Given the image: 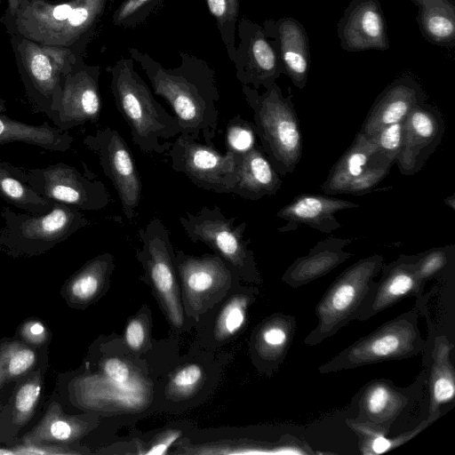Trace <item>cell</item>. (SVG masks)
<instances>
[{"mask_svg": "<svg viewBox=\"0 0 455 455\" xmlns=\"http://www.w3.org/2000/svg\"><path fill=\"white\" fill-rule=\"evenodd\" d=\"M128 52L140 64L154 92L172 108L181 133L213 145L220 116L214 70L204 60L184 52H180V63L173 68H164L134 47Z\"/></svg>", "mask_w": 455, "mask_h": 455, "instance_id": "obj_1", "label": "cell"}, {"mask_svg": "<svg viewBox=\"0 0 455 455\" xmlns=\"http://www.w3.org/2000/svg\"><path fill=\"white\" fill-rule=\"evenodd\" d=\"M109 0H20L12 15L1 18L8 35L60 45L83 56Z\"/></svg>", "mask_w": 455, "mask_h": 455, "instance_id": "obj_2", "label": "cell"}, {"mask_svg": "<svg viewBox=\"0 0 455 455\" xmlns=\"http://www.w3.org/2000/svg\"><path fill=\"white\" fill-rule=\"evenodd\" d=\"M110 90L116 107L127 123L132 141L145 154H164L181 129L154 97L134 69V60L122 57L109 68Z\"/></svg>", "mask_w": 455, "mask_h": 455, "instance_id": "obj_3", "label": "cell"}, {"mask_svg": "<svg viewBox=\"0 0 455 455\" xmlns=\"http://www.w3.org/2000/svg\"><path fill=\"white\" fill-rule=\"evenodd\" d=\"M242 91L262 151L279 175L292 173L301 159L302 137L291 94L284 97L276 83L263 92L249 85Z\"/></svg>", "mask_w": 455, "mask_h": 455, "instance_id": "obj_4", "label": "cell"}, {"mask_svg": "<svg viewBox=\"0 0 455 455\" xmlns=\"http://www.w3.org/2000/svg\"><path fill=\"white\" fill-rule=\"evenodd\" d=\"M10 40L28 98L54 123L60 103L62 77L79 57L67 47L42 44L18 35H10Z\"/></svg>", "mask_w": 455, "mask_h": 455, "instance_id": "obj_5", "label": "cell"}, {"mask_svg": "<svg viewBox=\"0 0 455 455\" xmlns=\"http://www.w3.org/2000/svg\"><path fill=\"white\" fill-rule=\"evenodd\" d=\"M418 308L404 312L360 338L322 364L320 373L352 370L367 364L402 360L426 349Z\"/></svg>", "mask_w": 455, "mask_h": 455, "instance_id": "obj_6", "label": "cell"}, {"mask_svg": "<svg viewBox=\"0 0 455 455\" xmlns=\"http://www.w3.org/2000/svg\"><path fill=\"white\" fill-rule=\"evenodd\" d=\"M383 265V256L375 253L357 260L337 276L315 306L317 324L305 338L307 346L320 344L355 320Z\"/></svg>", "mask_w": 455, "mask_h": 455, "instance_id": "obj_7", "label": "cell"}, {"mask_svg": "<svg viewBox=\"0 0 455 455\" xmlns=\"http://www.w3.org/2000/svg\"><path fill=\"white\" fill-rule=\"evenodd\" d=\"M1 216L4 226L0 243L26 251L48 249L90 225L81 210L57 201L44 214L20 213L4 208Z\"/></svg>", "mask_w": 455, "mask_h": 455, "instance_id": "obj_8", "label": "cell"}, {"mask_svg": "<svg viewBox=\"0 0 455 455\" xmlns=\"http://www.w3.org/2000/svg\"><path fill=\"white\" fill-rule=\"evenodd\" d=\"M8 167L47 199L84 211H100L110 203L104 183L86 168L82 172L64 163L41 168L19 167L8 163Z\"/></svg>", "mask_w": 455, "mask_h": 455, "instance_id": "obj_9", "label": "cell"}, {"mask_svg": "<svg viewBox=\"0 0 455 455\" xmlns=\"http://www.w3.org/2000/svg\"><path fill=\"white\" fill-rule=\"evenodd\" d=\"M164 153L172 169L183 173L197 187L219 194H234L239 156L221 154L213 145L187 134H179Z\"/></svg>", "mask_w": 455, "mask_h": 455, "instance_id": "obj_10", "label": "cell"}, {"mask_svg": "<svg viewBox=\"0 0 455 455\" xmlns=\"http://www.w3.org/2000/svg\"><path fill=\"white\" fill-rule=\"evenodd\" d=\"M180 223L193 242H201L215 250L235 268L255 272L252 251L244 237L246 222L235 224V217H227L220 208L204 206L197 212H186Z\"/></svg>", "mask_w": 455, "mask_h": 455, "instance_id": "obj_11", "label": "cell"}, {"mask_svg": "<svg viewBox=\"0 0 455 455\" xmlns=\"http://www.w3.org/2000/svg\"><path fill=\"white\" fill-rule=\"evenodd\" d=\"M394 164L370 137L359 132L331 169L321 189L327 196L367 194L384 180Z\"/></svg>", "mask_w": 455, "mask_h": 455, "instance_id": "obj_12", "label": "cell"}, {"mask_svg": "<svg viewBox=\"0 0 455 455\" xmlns=\"http://www.w3.org/2000/svg\"><path fill=\"white\" fill-rule=\"evenodd\" d=\"M83 143L98 156L116 190L124 213L132 220L140 202L142 184L125 140L116 130L105 127L86 135Z\"/></svg>", "mask_w": 455, "mask_h": 455, "instance_id": "obj_13", "label": "cell"}, {"mask_svg": "<svg viewBox=\"0 0 455 455\" xmlns=\"http://www.w3.org/2000/svg\"><path fill=\"white\" fill-rule=\"evenodd\" d=\"M142 247L138 251L154 287L162 299L172 324L183 323V309L179 299L169 231L158 218L151 219L138 230Z\"/></svg>", "mask_w": 455, "mask_h": 455, "instance_id": "obj_14", "label": "cell"}, {"mask_svg": "<svg viewBox=\"0 0 455 455\" xmlns=\"http://www.w3.org/2000/svg\"><path fill=\"white\" fill-rule=\"evenodd\" d=\"M239 42L232 62L242 85L267 88L283 74L277 52L263 27L246 18L237 21Z\"/></svg>", "mask_w": 455, "mask_h": 455, "instance_id": "obj_15", "label": "cell"}, {"mask_svg": "<svg viewBox=\"0 0 455 455\" xmlns=\"http://www.w3.org/2000/svg\"><path fill=\"white\" fill-rule=\"evenodd\" d=\"M100 75V66L88 65L81 57L62 77L60 103L53 123L56 127L68 131L99 120L101 109Z\"/></svg>", "mask_w": 455, "mask_h": 455, "instance_id": "obj_16", "label": "cell"}, {"mask_svg": "<svg viewBox=\"0 0 455 455\" xmlns=\"http://www.w3.org/2000/svg\"><path fill=\"white\" fill-rule=\"evenodd\" d=\"M444 122L437 108L426 101L414 107L403 121L400 151L395 164L401 174L411 176L419 172L440 145Z\"/></svg>", "mask_w": 455, "mask_h": 455, "instance_id": "obj_17", "label": "cell"}, {"mask_svg": "<svg viewBox=\"0 0 455 455\" xmlns=\"http://www.w3.org/2000/svg\"><path fill=\"white\" fill-rule=\"evenodd\" d=\"M382 275L361 306L355 320L365 321L401 300L422 296L426 283L416 267V255H400L395 260L383 265Z\"/></svg>", "mask_w": 455, "mask_h": 455, "instance_id": "obj_18", "label": "cell"}, {"mask_svg": "<svg viewBox=\"0 0 455 455\" xmlns=\"http://www.w3.org/2000/svg\"><path fill=\"white\" fill-rule=\"evenodd\" d=\"M387 22L379 0H351L337 24L346 52L386 51L390 47Z\"/></svg>", "mask_w": 455, "mask_h": 455, "instance_id": "obj_19", "label": "cell"}, {"mask_svg": "<svg viewBox=\"0 0 455 455\" xmlns=\"http://www.w3.org/2000/svg\"><path fill=\"white\" fill-rule=\"evenodd\" d=\"M266 36L274 45L283 73L299 89L307 82L310 67L309 41L306 28L296 19L283 17L263 23Z\"/></svg>", "mask_w": 455, "mask_h": 455, "instance_id": "obj_20", "label": "cell"}, {"mask_svg": "<svg viewBox=\"0 0 455 455\" xmlns=\"http://www.w3.org/2000/svg\"><path fill=\"white\" fill-rule=\"evenodd\" d=\"M426 101L419 83L411 75H403L391 82L376 98L360 132L370 137L383 127L403 122L410 111Z\"/></svg>", "mask_w": 455, "mask_h": 455, "instance_id": "obj_21", "label": "cell"}, {"mask_svg": "<svg viewBox=\"0 0 455 455\" xmlns=\"http://www.w3.org/2000/svg\"><path fill=\"white\" fill-rule=\"evenodd\" d=\"M357 207L356 203L328 196L299 195L277 212L276 216L287 221L279 230L292 231L304 224L320 232L331 233L341 227L335 217L337 212Z\"/></svg>", "mask_w": 455, "mask_h": 455, "instance_id": "obj_22", "label": "cell"}, {"mask_svg": "<svg viewBox=\"0 0 455 455\" xmlns=\"http://www.w3.org/2000/svg\"><path fill=\"white\" fill-rule=\"evenodd\" d=\"M174 261L182 278L187 299L195 308L199 307L211 293L229 283L231 273L220 256L197 258L178 251Z\"/></svg>", "mask_w": 455, "mask_h": 455, "instance_id": "obj_23", "label": "cell"}, {"mask_svg": "<svg viewBox=\"0 0 455 455\" xmlns=\"http://www.w3.org/2000/svg\"><path fill=\"white\" fill-rule=\"evenodd\" d=\"M410 399L408 391L395 387L392 381L372 380L359 394L358 415L353 420L388 432L390 425L403 412Z\"/></svg>", "mask_w": 455, "mask_h": 455, "instance_id": "obj_24", "label": "cell"}, {"mask_svg": "<svg viewBox=\"0 0 455 455\" xmlns=\"http://www.w3.org/2000/svg\"><path fill=\"white\" fill-rule=\"evenodd\" d=\"M350 238L329 236L318 242L305 256L297 258L285 270L282 280L297 289L324 276L353 256L345 247Z\"/></svg>", "mask_w": 455, "mask_h": 455, "instance_id": "obj_25", "label": "cell"}, {"mask_svg": "<svg viewBox=\"0 0 455 455\" xmlns=\"http://www.w3.org/2000/svg\"><path fill=\"white\" fill-rule=\"evenodd\" d=\"M282 180L261 148L257 145L239 156L234 194L243 198L258 200L276 194Z\"/></svg>", "mask_w": 455, "mask_h": 455, "instance_id": "obj_26", "label": "cell"}, {"mask_svg": "<svg viewBox=\"0 0 455 455\" xmlns=\"http://www.w3.org/2000/svg\"><path fill=\"white\" fill-rule=\"evenodd\" d=\"M6 101L0 98V145L22 142L53 152H66L71 148L73 138L66 130L50 125H40L17 121L6 116Z\"/></svg>", "mask_w": 455, "mask_h": 455, "instance_id": "obj_27", "label": "cell"}, {"mask_svg": "<svg viewBox=\"0 0 455 455\" xmlns=\"http://www.w3.org/2000/svg\"><path fill=\"white\" fill-rule=\"evenodd\" d=\"M453 345L443 336L435 339L432 363L428 379V417L435 420L440 415V406L450 403L455 396V371L451 361Z\"/></svg>", "mask_w": 455, "mask_h": 455, "instance_id": "obj_28", "label": "cell"}, {"mask_svg": "<svg viewBox=\"0 0 455 455\" xmlns=\"http://www.w3.org/2000/svg\"><path fill=\"white\" fill-rule=\"evenodd\" d=\"M418 8L417 22L430 44L452 48L455 45V0H411Z\"/></svg>", "mask_w": 455, "mask_h": 455, "instance_id": "obj_29", "label": "cell"}, {"mask_svg": "<svg viewBox=\"0 0 455 455\" xmlns=\"http://www.w3.org/2000/svg\"><path fill=\"white\" fill-rule=\"evenodd\" d=\"M296 329L293 316L275 314L265 321L255 337V349L266 363L277 367L284 359Z\"/></svg>", "mask_w": 455, "mask_h": 455, "instance_id": "obj_30", "label": "cell"}, {"mask_svg": "<svg viewBox=\"0 0 455 455\" xmlns=\"http://www.w3.org/2000/svg\"><path fill=\"white\" fill-rule=\"evenodd\" d=\"M0 196L20 210L33 214L50 212L54 201L38 194L32 187L16 177L8 162L0 159Z\"/></svg>", "mask_w": 455, "mask_h": 455, "instance_id": "obj_31", "label": "cell"}, {"mask_svg": "<svg viewBox=\"0 0 455 455\" xmlns=\"http://www.w3.org/2000/svg\"><path fill=\"white\" fill-rule=\"evenodd\" d=\"M435 420L427 419L414 430L401 435L393 439L386 437L387 433L379 427H375L371 425L354 421L348 419L347 421L350 428H352L359 436L360 439V449L363 454H380L395 448L402 443L409 441L419 432L424 430L428 425L433 423Z\"/></svg>", "mask_w": 455, "mask_h": 455, "instance_id": "obj_32", "label": "cell"}, {"mask_svg": "<svg viewBox=\"0 0 455 455\" xmlns=\"http://www.w3.org/2000/svg\"><path fill=\"white\" fill-rule=\"evenodd\" d=\"M216 20L221 40L232 61L235 52V31L239 16V0H205Z\"/></svg>", "mask_w": 455, "mask_h": 455, "instance_id": "obj_33", "label": "cell"}, {"mask_svg": "<svg viewBox=\"0 0 455 455\" xmlns=\"http://www.w3.org/2000/svg\"><path fill=\"white\" fill-rule=\"evenodd\" d=\"M454 245H445L427 250L416 255V267L419 276L427 283L441 275L454 256Z\"/></svg>", "mask_w": 455, "mask_h": 455, "instance_id": "obj_34", "label": "cell"}, {"mask_svg": "<svg viewBox=\"0 0 455 455\" xmlns=\"http://www.w3.org/2000/svg\"><path fill=\"white\" fill-rule=\"evenodd\" d=\"M226 144L227 151L238 156L250 151L257 145L254 124L239 116L232 118L227 126Z\"/></svg>", "mask_w": 455, "mask_h": 455, "instance_id": "obj_35", "label": "cell"}, {"mask_svg": "<svg viewBox=\"0 0 455 455\" xmlns=\"http://www.w3.org/2000/svg\"><path fill=\"white\" fill-rule=\"evenodd\" d=\"M248 299L237 295L230 299L222 308L216 323V335L224 339L237 332L246 318Z\"/></svg>", "mask_w": 455, "mask_h": 455, "instance_id": "obj_36", "label": "cell"}, {"mask_svg": "<svg viewBox=\"0 0 455 455\" xmlns=\"http://www.w3.org/2000/svg\"><path fill=\"white\" fill-rule=\"evenodd\" d=\"M162 0H124L112 16V22L124 28L144 22Z\"/></svg>", "mask_w": 455, "mask_h": 455, "instance_id": "obj_37", "label": "cell"}, {"mask_svg": "<svg viewBox=\"0 0 455 455\" xmlns=\"http://www.w3.org/2000/svg\"><path fill=\"white\" fill-rule=\"evenodd\" d=\"M403 122H399L383 127L370 138L385 156L395 163L401 148Z\"/></svg>", "mask_w": 455, "mask_h": 455, "instance_id": "obj_38", "label": "cell"}, {"mask_svg": "<svg viewBox=\"0 0 455 455\" xmlns=\"http://www.w3.org/2000/svg\"><path fill=\"white\" fill-rule=\"evenodd\" d=\"M203 371L197 364H188L178 371L171 380V387L183 395L192 392L200 382Z\"/></svg>", "mask_w": 455, "mask_h": 455, "instance_id": "obj_39", "label": "cell"}, {"mask_svg": "<svg viewBox=\"0 0 455 455\" xmlns=\"http://www.w3.org/2000/svg\"><path fill=\"white\" fill-rule=\"evenodd\" d=\"M108 379L119 387H124L130 377V370L125 363L117 358H110L104 364Z\"/></svg>", "mask_w": 455, "mask_h": 455, "instance_id": "obj_40", "label": "cell"}, {"mask_svg": "<svg viewBox=\"0 0 455 455\" xmlns=\"http://www.w3.org/2000/svg\"><path fill=\"white\" fill-rule=\"evenodd\" d=\"M40 389V386L35 383L24 385L16 395L15 405L18 411L22 413L29 412L39 396Z\"/></svg>", "mask_w": 455, "mask_h": 455, "instance_id": "obj_41", "label": "cell"}, {"mask_svg": "<svg viewBox=\"0 0 455 455\" xmlns=\"http://www.w3.org/2000/svg\"><path fill=\"white\" fill-rule=\"evenodd\" d=\"M35 362L33 351L22 348L16 351L10 358L8 371L12 375H20L26 371Z\"/></svg>", "mask_w": 455, "mask_h": 455, "instance_id": "obj_42", "label": "cell"}, {"mask_svg": "<svg viewBox=\"0 0 455 455\" xmlns=\"http://www.w3.org/2000/svg\"><path fill=\"white\" fill-rule=\"evenodd\" d=\"M146 331L141 321L133 319L129 322L125 330V340L132 349H139L145 341Z\"/></svg>", "mask_w": 455, "mask_h": 455, "instance_id": "obj_43", "label": "cell"}, {"mask_svg": "<svg viewBox=\"0 0 455 455\" xmlns=\"http://www.w3.org/2000/svg\"><path fill=\"white\" fill-rule=\"evenodd\" d=\"M180 435V431H169L164 435H162L159 440H157L150 448L148 451L144 452L148 455H162L166 453L169 447L172 445V443L175 442V440Z\"/></svg>", "mask_w": 455, "mask_h": 455, "instance_id": "obj_44", "label": "cell"}, {"mask_svg": "<svg viewBox=\"0 0 455 455\" xmlns=\"http://www.w3.org/2000/svg\"><path fill=\"white\" fill-rule=\"evenodd\" d=\"M50 431L52 435L58 440H67L72 433L70 426L63 420L53 422L51 425Z\"/></svg>", "mask_w": 455, "mask_h": 455, "instance_id": "obj_45", "label": "cell"}, {"mask_svg": "<svg viewBox=\"0 0 455 455\" xmlns=\"http://www.w3.org/2000/svg\"><path fill=\"white\" fill-rule=\"evenodd\" d=\"M29 332L33 336H42L44 332V328L41 323H34L29 326Z\"/></svg>", "mask_w": 455, "mask_h": 455, "instance_id": "obj_46", "label": "cell"}, {"mask_svg": "<svg viewBox=\"0 0 455 455\" xmlns=\"http://www.w3.org/2000/svg\"><path fill=\"white\" fill-rule=\"evenodd\" d=\"M20 0H7V8L4 12L5 14L12 15L16 12Z\"/></svg>", "mask_w": 455, "mask_h": 455, "instance_id": "obj_47", "label": "cell"}, {"mask_svg": "<svg viewBox=\"0 0 455 455\" xmlns=\"http://www.w3.org/2000/svg\"><path fill=\"white\" fill-rule=\"evenodd\" d=\"M446 205L450 206L452 210L455 209V195H451L444 200Z\"/></svg>", "mask_w": 455, "mask_h": 455, "instance_id": "obj_48", "label": "cell"}, {"mask_svg": "<svg viewBox=\"0 0 455 455\" xmlns=\"http://www.w3.org/2000/svg\"><path fill=\"white\" fill-rule=\"evenodd\" d=\"M12 452L5 450H0V454H11Z\"/></svg>", "mask_w": 455, "mask_h": 455, "instance_id": "obj_49", "label": "cell"}, {"mask_svg": "<svg viewBox=\"0 0 455 455\" xmlns=\"http://www.w3.org/2000/svg\"><path fill=\"white\" fill-rule=\"evenodd\" d=\"M109 2H110L111 4H113V3L115 2V0H109Z\"/></svg>", "mask_w": 455, "mask_h": 455, "instance_id": "obj_50", "label": "cell"}, {"mask_svg": "<svg viewBox=\"0 0 455 455\" xmlns=\"http://www.w3.org/2000/svg\"><path fill=\"white\" fill-rule=\"evenodd\" d=\"M1 3H2V0H0V7H1Z\"/></svg>", "mask_w": 455, "mask_h": 455, "instance_id": "obj_51", "label": "cell"}, {"mask_svg": "<svg viewBox=\"0 0 455 455\" xmlns=\"http://www.w3.org/2000/svg\"><path fill=\"white\" fill-rule=\"evenodd\" d=\"M0 76H1V70H0Z\"/></svg>", "mask_w": 455, "mask_h": 455, "instance_id": "obj_52", "label": "cell"}]
</instances>
